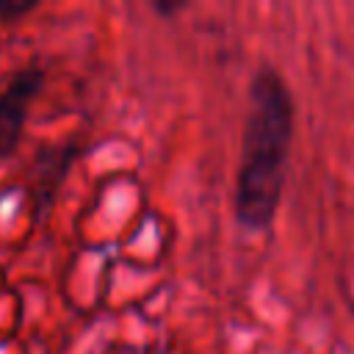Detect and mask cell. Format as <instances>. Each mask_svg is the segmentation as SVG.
I'll list each match as a JSON object with an SVG mask.
<instances>
[{
	"mask_svg": "<svg viewBox=\"0 0 354 354\" xmlns=\"http://www.w3.org/2000/svg\"><path fill=\"white\" fill-rule=\"evenodd\" d=\"M293 97L282 75L260 66L249 83L241 163L235 177V218L246 230H266L279 207L293 141Z\"/></svg>",
	"mask_w": 354,
	"mask_h": 354,
	"instance_id": "6da1fadb",
	"label": "cell"
},
{
	"mask_svg": "<svg viewBox=\"0 0 354 354\" xmlns=\"http://www.w3.org/2000/svg\"><path fill=\"white\" fill-rule=\"evenodd\" d=\"M44 83V72L36 66L19 69L0 91V160L17 147L25 119H28V108L33 102V97L39 94Z\"/></svg>",
	"mask_w": 354,
	"mask_h": 354,
	"instance_id": "7a4b0ae2",
	"label": "cell"
},
{
	"mask_svg": "<svg viewBox=\"0 0 354 354\" xmlns=\"http://www.w3.org/2000/svg\"><path fill=\"white\" fill-rule=\"evenodd\" d=\"M36 8V0H0V19H14Z\"/></svg>",
	"mask_w": 354,
	"mask_h": 354,
	"instance_id": "3957f363",
	"label": "cell"
},
{
	"mask_svg": "<svg viewBox=\"0 0 354 354\" xmlns=\"http://www.w3.org/2000/svg\"><path fill=\"white\" fill-rule=\"evenodd\" d=\"M152 8L158 11V14H174V11H180L183 8V3H152Z\"/></svg>",
	"mask_w": 354,
	"mask_h": 354,
	"instance_id": "277c9868",
	"label": "cell"
}]
</instances>
